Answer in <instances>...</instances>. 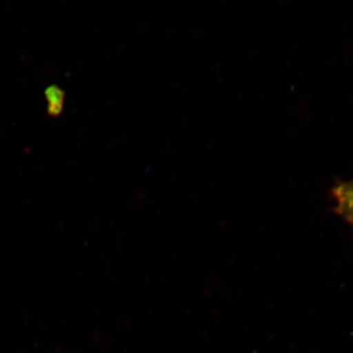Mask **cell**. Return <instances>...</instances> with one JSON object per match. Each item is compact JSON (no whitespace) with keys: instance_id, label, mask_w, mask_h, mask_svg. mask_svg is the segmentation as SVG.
Returning a JSON list of instances; mask_svg holds the SVG:
<instances>
[{"instance_id":"cell-1","label":"cell","mask_w":353,"mask_h":353,"mask_svg":"<svg viewBox=\"0 0 353 353\" xmlns=\"http://www.w3.org/2000/svg\"><path fill=\"white\" fill-rule=\"evenodd\" d=\"M332 196L336 204V212L353 227V179L336 183L332 190Z\"/></svg>"},{"instance_id":"cell-2","label":"cell","mask_w":353,"mask_h":353,"mask_svg":"<svg viewBox=\"0 0 353 353\" xmlns=\"http://www.w3.org/2000/svg\"><path fill=\"white\" fill-rule=\"evenodd\" d=\"M46 95L48 101V112L50 115H59L63 109V92L59 88L52 85L46 90Z\"/></svg>"}]
</instances>
